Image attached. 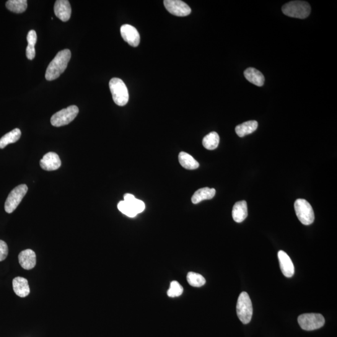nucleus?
Here are the masks:
<instances>
[{
    "instance_id": "0eeeda50",
    "label": "nucleus",
    "mask_w": 337,
    "mask_h": 337,
    "mask_svg": "<svg viewBox=\"0 0 337 337\" xmlns=\"http://www.w3.org/2000/svg\"><path fill=\"white\" fill-rule=\"evenodd\" d=\"M298 322L303 330H317L325 325V318L320 313H304L298 317Z\"/></svg>"
},
{
    "instance_id": "412c9836",
    "label": "nucleus",
    "mask_w": 337,
    "mask_h": 337,
    "mask_svg": "<svg viewBox=\"0 0 337 337\" xmlns=\"http://www.w3.org/2000/svg\"><path fill=\"white\" fill-rule=\"evenodd\" d=\"M21 136H22V132L18 128L15 129L10 133L4 135L0 139V149H4L8 145L17 142L20 139Z\"/></svg>"
},
{
    "instance_id": "20e7f679",
    "label": "nucleus",
    "mask_w": 337,
    "mask_h": 337,
    "mask_svg": "<svg viewBox=\"0 0 337 337\" xmlns=\"http://www.w3.org/2000/svg\"><path fill=\"white\" fill-rule=\"evenodd\" d=\"M237 314L243 324H248L252 319L253 314L252 303L247 292L241 293L238 297L237 306Z\"/></svg>"
},
{
    "instance_id": "a211bd4d",
    "label": "nucleus",
    "mask_w": 337,
    "mask_h": 337,
    "mask_svg": "<svg viewBox=\"0 0 337 337\" xmlns=\"http://www.w3.org/2000/svg\"><path fill=\"white\" fill-rule=\"evenodd\" d=\"M216 190L213 188H204L199 189L192 197L191 201L194 204L204 200H209L216 195Z\"/></svg>"
},
{
    "instance_id": "2eb2a0df",
    "label": "nucleus",
    "mask_w": 337,
    "mask_h": 337,
    "mask_svg": "<svg viewBox=\"0 0 337 337\" xmlns=\"http://www.w3.org/2000/svg\"><path fill=\"white\" fill-rule=\"evenodd\" d=\"M13 288L18 296L24 298L30 294L29 284L27 279L23 277H17L13 281Z\"/></svg>"
},
{
    "instance_id": "f3484780",
    "label": "nucleus",
    "mask_w": 337,
    "mask_h": 337,
    "mask_svg": "<svg viewBox=\"0 0 337 337\" xmlns=\"http://www.w3.org/2000/svg\"><path fill=\"white\" fill-rule=\"evenodd\" d=\"M244 76L248 81L258 87H263L265 82V77L263 73L254 67H248L246 69Z\"/></svg>"
},
{
    "instance_id": "393cba45",
    "label": "nucleus",
    "mask_w": 337,
    "mask_h": 337,
    "mask_svg": "<svg viewBox=\"0 0 337 337\" xmlns=\"http://www.w3.org/2000/svg\"><path fill=\"white\" fill-rule=\"evenodd\" d=\"M124 201L133 207L137 214L141 213L145 209V204L143 202L137 199L131 194H126L124 196Z\"/></svg>"
},
{
    "instance_id": "bb28decb",
    "label": "nucleus",
    "mask_w": 337,
    "mask_h": 337,
    "mask_svg": "<svg viewBox=\"0 0 337 337\" xmlns=\"http://www.w3.org/2000/svg\"><path fill=\"white\" fill-rule=\"evenodd\" d=\"M184 291L183 287L177 281H173L170 284V289L167 290V295L171 298L181 296Z\"/></svg>"
},
{
    "instance_id": "cd10ccee",
    "label": "nucleus",
    "mask_w": 337,
    "mask_h": 337,
    "mask_svg": "<svg viewBox=\"0 0 337 337\" xmlns=\"http://www.w3.org/2000/svg\"><path fill=\"white\" fill-rule=\"evenodd\" d=\"M118 208L119 211H121L122 213L129 217H134L137 216V214L134 211L133 207L124 201L119 202Z\"/></svg>"
},
{
    "instance_id": "aec40b11",
    "label": "nucleus",
    "mask_w": 337,
    "mask_h": 337,
    "mask_svg": "<svg viewBox=\"0 0 337 337\" xmlns=\"http://www.w3.org/2000/svg\"><path fill=\"white\" fill-rule=\"evenodd\" d=\"M178 157L181 165L186 170H194L199 167V162L188 153L181 152Z\"/></svg>"
},
{
    "instance_id": "5701e85b",
    "label": "nucleus",
    "mask_w": 337,
    "mask_h": 337,
    "mask_svg": "<svg viewBox=\"0 0 337 337\" xmlns=\"http://www.w3.org/2000/svg\"><path fill=\"white\" fill-rule=\"evenodd\" d=\"M220 138L216 132H211L206 135L202 140V144L205 148L208 150H214L219 146Z\"/></svg>"
},
{
    "instance_id": "b1692460",
    "label": "nucleus",
    "mask_w": 337,
    "mask_h": 337,
    "mask_svg": "<svg viewBox=\"0 0 337 337\" xmlns=\"http://www.w3.org/2000/svg\"><path fill=\"white\" fill-rule=\"evenodd\" d=\"M8 10L16 14H22L27 9V0H9L6 4Z\"/></svg>"
},
{
    "instance_id": "ddd939ff",
    "label": "nucleus",
    "mask_w": 337,
    "mask_h": 337,
    "mask_svg": "<svg viewBox=\"0 0 337 337\" xmlns=\"http://www.w3.org/2000/svg\"><path fill=\"white\" fill-rule=\"evenodd\" d=\"M278 258L282 274L287 278H290L294 276L295 269L290 257L283 250H280L278 252Z\"/></svg>"
},
{
    "instance_id": "9d476101",
    "label": "nucleus",
    "mask_w": 337,
    "mask_h": 337,
    "mask_svg": "<svg viewBox=\"0 0 337 337\" xmlns=\"http://www.w3.org/2000/svg\"><path fill=\"white\" fill-rule=\"evenodd\" d=\"M121 35L123 40L133 47H137L139 45V33L133 26L128 24L122 26Z\"/></svg>"
},
{
    "instance_id": "f8f14e48",
    "label": "nucleus",
    "mask_w": 337,
    "mask_h": 337,
    "mask_svg": "<svg viewBox=\"0 0 337 337\" xmlns=\"http://www.w3.org/2000/svg\"><path fill=\"white\" fill-rule=\"evenodd\" d=\"M54 14L62 22H66L71 15V7L67 0H58L54 7Z\"/></svg>"
},
{
    "instance_id": "dca6fc26",
    "label": "nucleus",
    "mask_w": 337,
    "mask_h": 337,
    "mask_svg": "<svg viewBox=\"0 0 337 337\" xmlns=\"http://www.w3.org/2000/svg\"><path fill=\"white\" fill-rule=\"evenodd\" d=\"M247 204L245 201L236 202L232 209V217L234 221L240 223L247 218Z\"/></svg>"
},
{
    "instance_id": "f03ea898",
    "label": "nucleus",
    "mask_w": 337,
    "mask_h": 337,
    "mask_svg": "<svg viewBox=\"0 0 337 337\" xmlns=\"http://www.w3.org/2000/svg\"><path fill=\"white\" fill-rule=\"evenodd\" d=\"M282 10L283 14L288 17L305 19L309 16L311 8L307 2L293 1L284 5Z\"/></svg>"
},
{
    "instance_id": "c85d7f7f",
    "label": "nucleus",
    "mask_w": 337,
    "mask_h": 337,
    "mask_svg": "<svg viewBox=\"0 0 337 337\" xmlns=\"http://www.w3.org/2000/svg\"><path fill=\"white\" fill-rule=\"evenodd\" d=\"M9 254V248L7 243L0 240V262L4 261Z\"/></svg>"
},
{
    "instance_id": "423d86ee",
    "label": "nucleus",
    "mask_w": 337,
    "mask_h": 337,
    "mask_svg": "<svg viewBox=\"0 0 337 337\" xmlns=\"http://www.w3.org/2000/svg\"><path fill=\"white\" fill-rule=\"evenodd\" d=\"M78 113L76 106H70L54 114L51 118V123L54 127L66 126L73 121Z\"/></svg>"
},
{
    "instance_id": "7ed1b4c3",
    "label": "nucleus",
    "mask_w": 337,
    "mask_h": 337,
    "mask_svg": "<svg viewBox=\"0 0 337 337\" xmlns=\"http://www.w3.org/2000/svg\"><path fill=\"white\" fill-rule=\"evenodd\" d=\"M110 89L114 102L119 106H124L129 101L128 88L123 80L114 77L110 81Z\"/></svg>"
},
{
    "instance_id": "f257e3e1",
    "label": "nucleus",
    "mask_w": 337,
    "mask_h": 337,
    "mask_svg": "<svg viewBox=\"0 0 337 337\" xmlns=\"http://www.w3.org/2000/svg\"><path fill=\"white\" fill-rule=\"evenodd\" d=\"M71 57V51L67 49L58 52L46 69L45 74L46 80L53 81L58 78L65 71Z\"/></svg>"
},
{
    "instance_id": "6e6552de",
    "label": "nucleus",
    "mask_w": 337,
    "mask_h": 337,
    "mask_svg": "<svg viewBox=\"0 0 337 337\" xmlns=\"http://www.w3.org/2000/svg\"><path fill=\"white\" fill-rule=\"evenodd\" d=\"M28 190V186L26 185L18 186L13 189L5 202V209L7 213L11 214L15 211L27 193Z\"/></svg>"
},
{
    "instance_id": "9b49d317",
    "label": "nucleus",
    "mask_w": 337,
    "mask_h": 337,
    "mask_svg": "<svg viewBox=\"0 0 337 337\" xmlns=\"http://www.w3.org/2000/svg\"><path fill=\"white\" fill-rule=\"evenodd\" d=\"M61 165L60 158L56 153L53 152L47 153L40 160V166L45 171H51L58 170Z\"/></svg>"
},
{
    "instance_id": "1a4fd4ad",
    "label": "nucleus",
    "mask_w": 337,
    "mask_h": 337,
    "mask_svg": "<svg viewBox=\"0 0 337 337\" xmlns=\"http://www.w3.org/2000/svg\"><path fill=\"white\" fill-rule=\"evenodd\" d=\"M164 4L167 11L175 16L186 17L191 14V8L180 0H165Z\"/></svg>"
},
{
    "instance_id": "4468645a",
    "label": "nucleus",
    "mask_w": 337,
    "mask_h": 337,
    "mask_svg": "<svg viewBox=\"0 0 337 337\" xmlns=\"http://www.w3.org/2000/svg\"><path fill=\"white\" fill-rule=\"evenodd\" d=\"M20 266L26 270L35 268L36 264V254L31 249H26L21 252L18 256Z\"/></svg>"
},
{
    "instance_id": "39448f33",
    "label": "nucleus",
    "mask_w": 337,
    "mask_h": 337,
    "mask_svg": "<svg viewBox=\"0 0 337 337\" xmlns=\"http://www.w3.org/2000/svg\"><path fill=\"white\" fill-rule=\"evenodd\" d=\"M294 208L298 219L302 224L308 225L314 221L315 215L312 207L305 199H297L295 202Z\"/></svg>"
},
{
    "instance_id": "6ab92c4d",
    "label": "nucleus",
    "mask_w": 337,
    "mask_h": 337,
    "mask_svg": "<svg viewBox=\"0 0 337 337\" xmlns=\"http://www.w3.org/2000/svg\"><path fill=\"white\" fill-rule=\"evenodd\" d=\"M258 127V123L256 121H247L236 126L235 132L238 136L242 137L254 133Z\"/></svg>"
},
{
    "instance_id": "4be33fe9",
    "label": "nucleus",
    "mask_w": 337,
    "mask_h": 337,
    "mask_svg": "<svg viewBox=\"0 0 337 337\" xmlns=\"http://www.w3.org/2000/svg\"><path fill=\"white\" fill-rule=\"evenodd\" d=\"M27 41L28 45L26 50L27 57L30 60H33L36 55L35 45L37 41V35L35 30H31L28 34Z\"/></svg>"
},
{
    "instance_id": "a878e982",
    "label": "nucleus",
    "mask_w": 337,
    "mask_h": 337,
    "mask_svg": "<svg viewBox=\"0 0 337 337\" xmlns=\"http://www.w3.org/2000/svg\"><path fill=\"white\" fill-rule=\"evenodd\" d=\"M187 281L190 286L194 287H201L206 284V279L202 275L195 272H189L187 275Z\"/></svg>"
}]
</instances>
